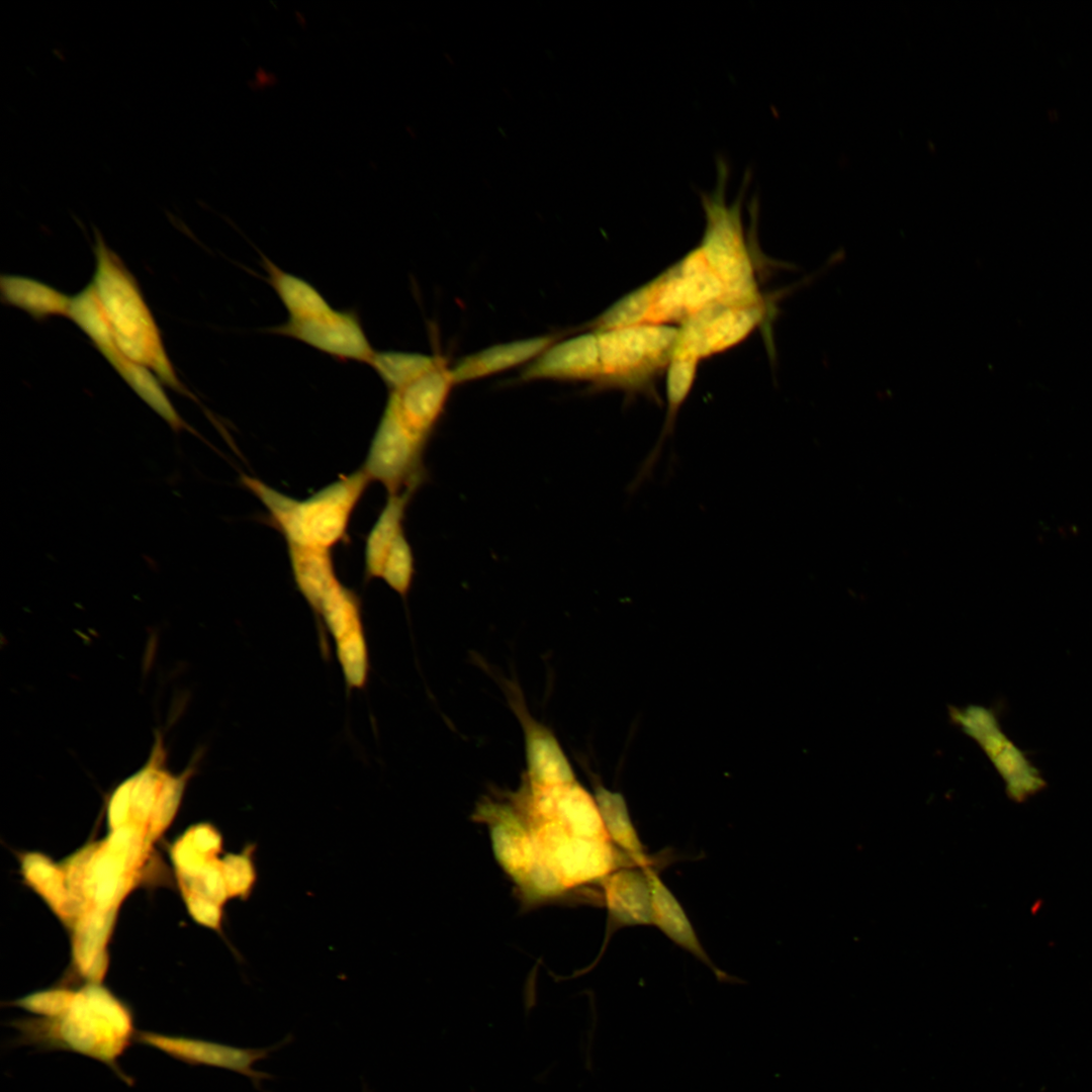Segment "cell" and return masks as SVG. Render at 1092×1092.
<instances>
[{"label":"cell","instance_id":"1","mask_svg":"<svg viewBox=\"0 0 1092 1092\" xmlns=\"http://www.w3.org/2000/svg\"><path fill=\"white\" fill-rule=\"evenodd\" d=\"M16 1044L40 1051H69L106 1064L126 1084L133 1081L117 1060L135 1041L130 1013L116 1002L80 1004L57 1018H23L10 1022Z\"/></svg>","mask_w":1092,"mask_h":1092},{"label":"cell","instance_id":"2","mask_svg":"<svg viewBox=\"0 0 1092 1092\" xmlns=\"http://www.w3.org/2000/svg\"><path fill=\"white\" fill-rule=\"evenodd\" d=\"M241 480L267 508L269 520L288 545L331 550L347 538L350 517L370 478L361 468L302 500L255 477L243 475Z\"/></svg>","mask_w":1092,"mask_h":1092},{"label":"cell","instance_id":"3","mask_svg":"<svg viewBox=\"0 0 1092 1092\" xmlns=\"http://www.w3.org/2000/svg\"><path fill=\"white\" fill-rule=\"evenodd\" d=\"M96 254L97 267L92 284L118 351L130 361L151 367L164 382L180 389L136 284L100 241Z\"/></svg>","mask_w":1092,"mask_h":1092},{"label":"cell","instance_id":"4","mask_svg":"<svg viewBox=\"0 0 1092 1092\" xmlns=\"http://www.w3.org/2000/svg\"><path fill=\"white\" fill-rule=\"evenodd\" d=\"M953 720L974 738L1005 782L1009 796L1018 802L1041 791L1045 781L1039 770L1002 730L993 711L970 706L952 712Z\"/></svg>","mask_w":1092,"mask_h":1092},{"label":"cell","instance_id":"5","mask_svg":"<svg viewBox=\"0 0 1092 1092\" xmlns=\"http://www.w3.org/2000/svg\"><path fill=\"white\" fill-rule=\"evenodd\" d=\"M598 373L595 382L617 384L662 360L675 343L674 330L623 327L596 331Z\"/></svg>","mask_w":1092,"mask_h":1092},{"label":"cell","instance_id":"6","mask_svg":"<svg viewBox=\"0 0 1092 1092\" xmlns=\"http://www.w3.org/2000/svg\"><path fill=\"white\" fill-rule=\"evenodd\" d=\"M426 445L384 410L362 469L370 479L380 481L389 495L418 489L426 478Z\"/></svg>","mask_w":1092,"mask_h":1092},{"label":"cell","instance_id":"7","mask_svg":"<svg viewBox=\"0 0 1092 1092\" xmlns=\"http://www.w3.org/2000/svg\"><path fill=\"white\" fill-rule=\"evenodd\" d=\"M270 333L290 337L341 361L370 365L375 353L354 309H332L321 315L290 320L269 328Z\"/></svg>","mask_w":1092,"mask_h":1092},{"label":"cell","instance_id":"8","mask_svg":"<svg viewBox=\"0 0 1092 1092\" xmlns=\"http://www.w3.org/2000/svg\"><path fill=\"white\" fill-rule=\"evenodd\" d=\"M446 360L436 363L400 387L388 390L385 410L418 440L427 444L441 419L452 386Z\"/></svg>","mask_w":1092,"mask_h":1092},{"label":"cell","instance_id":"9","mask_svg":"<svg viewBox=\"0 0 1092 1092\" xmlns=\"http://www.w3.org/2000/svg\"><path fill=\"white\" fill-rule=\"evenodd\" d=\"M135 1041L155 1048L171 1058L189 1065H206L231 1070L249 1077L254 1085L269 1075L254 1070V1065L265 1059L275 1046L268 1049H242L209 1040L175 1036L154 1031H138Z\"/></svg>","mask_w":1092,"mask_h":1092},{"label":"cell","instance_id":"10","mask_svg":"<svg viewBox=\"0 0 1092 1092\" xmlns=\"http://www.w3.org/2000/svg\"><path fill=\"white\" fill-rule=\"evenodd\" d=\"M598 349L595 333L552 345L521 374L523 380H596Z\"/></svg>","mask_w":1092,"mask_h":1092},{"label":"cell","instance_id":"11","mask_svg":"<svg viewBox=\"0 0 1092 1092\" xmlns=\"http://www.w3.org/2000/svg\"><path fill=\"white\" fill-rule=\"evenodd\" d=\"M697 254L687 260L673 278L658 288L656 311L659 317L679 310L696 309L717 298L723 288L719 275L710 272Z\"/></svg>","mask_w":1092,"mask_h":1092},{"label":"cell","instance_id":"12","mask_svg":"<svg viewBox=\"0 0 1092 1092\" xmlns=\"http://www.w3.org/2000/svg\"><path fill=\"white\" fill-rule=\"evenodd\" d=\"M555 339L550 335L540 336L496 345L466 356L451 369L454 383L487 376L539 357L554 345Z\"/></svg>","mask_w":1092,"mask_h":1092},{"label":"cell","instance_id":"13","mask_svg":"<svg viewBox=\"0 0 1092 1092\" xmlns=\"http://www.w3.org/2000/svg\"><path fill=\"white\" fill-rule=\"evenodd\" d=\"M754 323V312L744 309L709 312L689 328L680 348L696 356L720 350L740 340Z\"/></svg>","mask_w":1092,"mask_h":1092},{"label":"cell","instance_id":"14","mask_svg":"<svg viewBox=\"0 0 1092 1092\" xmlns=\"http://www.w3.org/2000/svg\"><path fill=\"white\" fill-rule=\"evenodd\" d=\"M644 869L651 889L652 923L679 946L713 967L680 904L651 868Z\"/></svg>","mask_w":1092,"mask_h":1092},{"label":"cell","instance_id":"15","mask_svg":"<svg viewBox=\"0 0 1092 1092\" xmlns=\"http://www.w3.org/2000/svg\"><path fill=\"white\" fill-rule=\"evenodd\" d=\"M416 490V488H408L388 496L385 507L366 540L365 575L367 579L381 577L388 552L396 538L403 533L402 523L405 511Z\"/></svg>","mask_w":1092,"mask_h":1092},{"label":"cell","instance_id":"16","mask_svg":"<svg viewBox=\"0 0 1092 1092\" xmlns=\"http://www.w3.org/2000/svg\"><path fill=\"white\" fill-rule=\"evenodd\" d=\"M267 282L286 307L290 320H302L324 314L333 309L320 291L306 280L290 274L270 259L262 256Z\"/></svg>","mask_w":1092,"mask_h":1092},{"label":"cell","instance_id":"17","mask_svg":"<svg viewBox=\"0 0 1092 1092\" xmlns=\"http://www.w3.org/2000/svg\"><path fill=\"white\" fill-rule=\"evenodd\" d=\"M295 583L312 609L339 580L330 550L288 545Z\"/></svg>","mask_w":1092,"mask_h":1092},{"label":"cell","instance_id":"18","mask_svg":"<svg viewBox=\"0 0 1092 1092\" xmlns=\"http://www.w3.org/2000/svg\"><path fill=\"white\" fill-rule=\"evenodd\" d=\"M611 906L628 924L652 923L651 889L645 869L624 871L614 877L610 888Z\"/></svg>","mask_w":1092,"mask_h":1092},{"label":"cell","instance_id":"19","mask_svg":"<svg viewBox=\"0 0 1092 1092\" xmlns=\"http://www.w3.org/2000/svg\"><path fill=\"white\" fill-rule=\"evenodd\" d=\"M1 288L8 303L27 310L35 317L69 314L71 298L37 281L7 276L2 277Z\"/></svg>","mask_w":1092,"mask_h":1092},{"label":"cell","instance_id":"20","mask_svg":"<svg viewBox=\"0 0 1092 1092\" xmlns=\"http://www.w3.org/2000/svg\"><path fill=\"white\" fill-rule=\"evenodd\" d=\"M438 357L398 351H375L371 366L388 390L397 388L431 368Z\"/></svg>","mask_w":1092,"mask_h":1092},{"label":"cell","instance_id":"21","mask_svg":"<svg viewBox=\"0 0 1092 1092\" xmlns=\"http://www.w3.org/2000/svg\"><path fill=\"white\" fill-rule=\"evenodd\" d=\"M609 829L629 855L642 868L647 867L643 847L630 821L624 800L620 795L601 791L598 796Z\"/></svg>","mask_w":1092,"mask_h":1092},{"label":"cell","instance_id":"22","mask_svg":"<svg viewBox=\"0 0 1092 1092\" xmlns=\"http://www.w3.org/2000/svg\"><path fill=\"white\" fill-rule=\"evenodd\" d=\"M529 760L533 774L541 781H568L570 770L561 751L551 737L534 735L529 741Z\"/></svg>","mask_w":1092,"mask_h":1092},{"label":"cell","instance_id":"23","mask_svg":"<svg viewBox=\"0 0 1092 1092\" xmlns=\"http://www.w3.org/2000/svg\"><path fill=\"white\" fill-rule=\"evenodd\" d=\"M414 577V555L411 545L401 533L392 544L385 559L381 578L401 597H406Z\"/></svg>","mask_w":1092,"mask_h":1092}]
</instances>
